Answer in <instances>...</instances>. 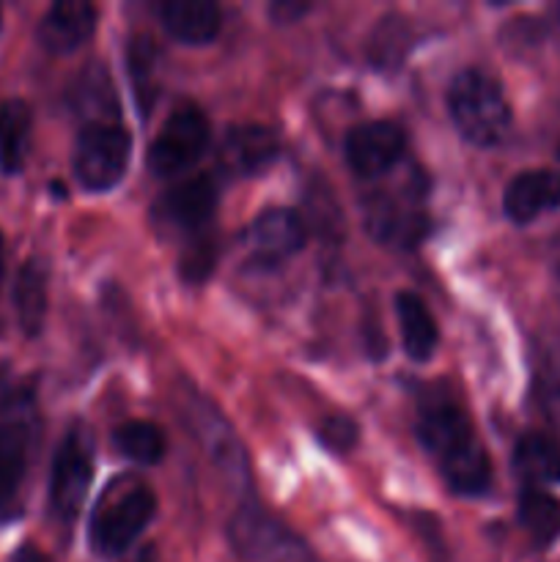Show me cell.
<instances>
[{
  "mask_svg": "<svg viewBox=\"0 0 560 562\" xmlns=\"http://www.w3.org/2000/svg\"><path fill=\"white\" fill-rule=\"evenodd\" d=\"M448 110L461 135L475 146H494L508 135L511 104L503 86L486 71H459L448 88Z\"/></svg>",
  "mask_w": 560,
  "mask_h": 562,
  "instance_id": "6da1fadb",
  "label": "cell"
},
{
  "mask_svg": "<svg viewBox=\"0 0 560 562\" xmlns=\"http://www.w3.org/2000/svg\"><path fill=\"white\" fill-rule=\"evenodd\" d=\"M132 151V137L119 124H86L77 135L75 176L86 190H113L126 173Z\"/></svg>",
  "mask_w": 560,
  "mask_h": 562,
  "instance_id": "7a4b0ae2",
  "label": "cell"
},
{
  "mask_svg": "<svg viewBox=\"0 0 560 562\" xmlns=\"http://www.w3.org/2000/svg\"><path fill=\"white\" fill-rule=\"evenodd\" d=\"M157 499L146 486H130L121 494H108L91 519V543L102 558L126 552L152 521Z\"/></svg>",
  "mask_w": 560,
  "mask_h": 562,
  "instance_id": "3957f363",
  "label": "cell"
},
{
  "mask_svg": "<svg viewBox=\"0 0 560 562\" xmlns=\"http://www.w3.org/2000/svg\"><path fill=\"white\" fill-rule=\"evenodd\" d=\"M209 132H212L209 130V119L198 108L184 104V108L173 110L170 119L163 124V130H159V135L154 137L152 148H148V170L159 179L184 173L206 151Z\"/></svg>",
  "mask_w": 560,
  "mask_h": 562,
  "instance_id": "277c9868",
  "label": "cell"
},
{
  "mask_svg": "<svg viewBox=\"0 0 560 562\" xmlns=\"http://www.w3.org/2000/svg\"><path fill=\"white\" fill-rule=\"evenodd\" d=\"M366 228L382 245L415 247L428 231L423 195L415 184L410 181L404 187L373 192L366 201Z\"/></svg>",
  "mask_w": 560,
  "mask_h": 562,
  "instance_id": "5b68a950",
  "label": "cell"
},
{
  "mask_svg": "<svg viewBox=\"0 0 560 562\" xmlns=\"http://www.w3.org/2000/svg\"><path fill=\"white\" fill-rule=\"evenodd\" d=\"M231 543L242 562H316L305 543L256 505H245L234 516Z\"/></svg>",
  "mask_w": 560,
  "mask_h": 562,
  "instance_id": "8992f818",
  "label": "cell"
},
{
  "mask_svg": "<svg viewBox=\"0 0 560 562\" xmlns=\"http://www.w3.org/2000/svg\"><path fill=\"white\" fill-rule=\"evenodd\" d=\"M0 514L16 503L27 470L33 420L31 398L25 393L3 398L0 406Z\"/></svg>",
  "mask_w": 560,
  "mask_h": 562,
  "instance_id": "52a82bcc",
  "label": "cell"
},
{
  "mask_svg": "<svg viewBox=\"0 0 560 562\" xmlns=\"http://www.w3.org/2000/svg\"><path fill=\"white\" fill-rule=\"evenodd\" d=\"M93 475V450L86 428L66 434L64 445L55 453L53 481H49V505L60 519H75L86 499Z\"/></svg>",
  "mask_w": 560,
  "mask_h": 562,
  "instance_id": "ba28073f",
  "label": "cell"
},
{
  "mask_svg": "<svg viewBox=\"0 0 560 562\" xmlns=\"http://www.w3.org/2000/svg\"><path fill=\"white\" fill-rule=\"evenodd\" d=\"M214 209H217V190H214L212 179L195 176V179L179 181L159 195L157 206H154V223L170 234L187 236L190 241L195 236L209 234Z\"/></svg>",
  "mask_w": 560,
  "mask_h": 562,
  "instance_id": "9c48e42d",
  "label": "cell"
},
{
  "mask_svg": "<svg viewBox=\"0 0 560 562\" xmlns=\"http://www.w3.org/2000/svg\"><path fill=\"white\" fill-rule=\"evenodd\" d=\"M406 148L404 130L393 121H368L355 126L344 143L346 162L362 179H379L401 162Z\"/></svg>",
  "mask_w": 560,
  "mask_h": 562,
  "instance_id": "30bf717a",
  "label": "cell"
},
{
  "mask_svg": "<svg viewBox=\"0 0 560 562\" xmlns=\"http://www.w3.org/2000/svg\"><path fill=\"white\" fill-rule=\"evenodd\" d=\"M280 146L278 137L264 124H236L220 140V165L231 176H253L275 162Z\"/></svg>",
  "mask_w": 560,
  "mask_h": 562,
  "instance_id": "8fae6325",
  "label": "cell"
},
{
  "mask_svg": "<svg viewBox=\"0 0 560 562\" xmlns=\"http://www.w3.org/2000/svg\"><path fill=\"white\" fill-rule=\"evenodd\" d=\"M415 431L423 448L437 456V459H443L445 453L475 437L461 406L450 401L448 395H432V398L423 401L421 412H417Z\"/></svg>",
  "mask_w": 560,
  "mask_h": 562,
  "instance_id": "7c38bea8",
  "label": "cell"
},
{
  "mask_svg": "<svg viewBox=\"0 0 560 562\" xmlns=\"http://www.w3.org/2000/svg\"><path fill=\"white\" fill-rule=\"evenodd\" d=\"M250 250L256 261L278 263L305 245V220L294 209H267L250 225Z\"/></svg>",
  "mask_w": 560,
  "mask_h": 562,
  "instance_id": "4fadbf2b",
  "label": "cell"
},
{
  "mask_svg": "<svg viewBox=\"0 0 560 562\" xmlns=\"http://www.w3.org/2000/svg\"><path fill=\"white\" fill-rule=\"evenodd\" d=\"M93 27H97V9L91 3L64 0V3H55L38 22V42L55 55L75 53L80 44L91 38Z\"/></svg>",
  "mask_w": 560,
  "mask_h": 562,
  "instance_id": "5bb4252c",
  "label": "cell"
},
{
  "mask_svg": "<svg viewBox=\"0 0 560 562\" xmlns=\"http://www.w3.org/2000/svg\"><path fill=\"white\" fill-rule=\"evenodd\" d=\"M560 206V173L525 170L505 187L503 209L514 223H533L549 209Z\"/></svg>",
  "mask_w": 560,
  "mask_h": 562,
  "instance_id": "9a60e30c",
  "label": "cell"
},
{
  "mask_svg": "<svg viewBox=\"0 0 560 562\" xmlns=\"http://www.w3.org/2000/svg\"><path fill=\"white\" fill-rule=\"evenodd\" d=\"M165 31L184 44H206L220 33V5L212 0H168L159 5Z\"/></svg>",
  "mask_w": 560,
  "mask_h": 562,
  "instance_id": "2e32d148",
  "label": "cell"
},
{
  "mask_svg": "<svg viewBox=\"0 0 560 562\" xmlns=\"http://www.w3.org/2000/svg\"><path fill=\"white\" fill-rule=\"evenodd\" d=\"M437 461L445 481L456 494L475 497V494L486 492L489 483H492V464H489V456L478 437H470Z\"/></svg>",
  "mask_w": 560,
  "mask_h": 562,
  "instance_id": "e0dca14e",
  "label": "cell"
},
{
  "mask_svg": "<svg viewBox=\"0 0 560 562\" xmlns=\"http://www.w3.org/2000/svg\"><path fill=\"white\" fill-rule=\"evenodd\" d=\"M395 313H399L404 351L410 355V360L426 362L439 344L437 322L428 313L426 302L412 291H401V294H395Z\"/></svg>",
  "mask_w": 560,
  "mask_h": 562,
  "instance_id": "ac0fdd59",
  "label": "cell"
},
{
  "mask_svg": "<svg viewBox=\"0 0 560 562\" xmlns=\"http://www.w3.org/2000/svg\"><path fill=\"white\" fill-rule=\"evenodd\" d=\"M14 307L22 333L31 338L42 333L44 318H47V267L36 258L22 263L20 274H16Z\"/></svg>",
  "mask_w": 560,
  "mask_h": 562,
  "instance_id": "d6986e66",
  "label": "cell"
},
{
  "mask_svg": "<svg viewBox=\"0 0 560 562\" xmlns=\"http://www.w3.org/2000/svg\"><path fill=\"white\" fill-rule=\"evenodd\" d=\"M33 113L22 99H5L0 104V168L14 176L25 168L27 143H31Z\"/></svg>",
  "mask_w": 560,
  "mask_h": 562,
  "instance_id": "ffe728a7",
  "label": "cell"
},
{
  "mask_svg": "<svg viewBox=\"0 0 560 562\" xmlns=\"http://www.w3.org/2000/svg\"><path fill=\"white\" fill-rule=\"evenodd\" d=\"M514 467L527 483H560V445L544 434H525L514 448Z\"/></svg>",
  "mask_w": 560,
  "mask_h": 562,
  "instance_id": "44dd1931",
  "label": "cell"
},
{
  "mask_svg": "<svg viewBox=\"0 0 560 562\" xmlns=\"http://www.w3.org/2000/svg\"><path fill=\"white\" fill-rule=\"evenodd\" d=\"M77 110L86 113V124H115L119 119V99L115 88L110 82L108 69L93 66L91 71L80 77V86L75 88Z\"/></svg>",
  "mask_w": 560,
  "mask_h": 562,
  "instance_id": "7402d4cb",
  "label": "cell"
},
{
  "mask_svg": "<svg viewBox=\"0 0 560 562\" xmlns=\"http://www.w3.org/2000/svg\"><path fill=\"white\" fill-rule=\"evenodd\" d=\"M113 442L126 459L137 461V464H159L165 450H168L163 428L148 420L121 423L113 434Z\"/></svg>",
  "mask_w": 560,
  "mask_h": 562,
  "instance_id": "603a6c76",
  "label": "cell"
},
{
  "mask_svg": "<svg viewBox=\"0 0 560 562\" xmlns=\"http://www.w3.org/2000/svg\"><path fill=\"white\" fill-rule=\"evenodd\" d=\"M519 521L538 547H547L560 536V503L538 488H527L519 497Z\"/></svg>",
  "mask_w": 560,
  "mask_h": 562,
  "instance_id": "cb8c5ba5",
  "label": "cell"
},
{
  "mask_svg": "<svg viewBox=\"0 0 560 562\" xmlns=\"http://www.w3.org/2000/svg\"><path fill=\"white\" fill-rule=\"evenodd\" d=\"M410 44V27L401 16H384L373 31L371 42H368V53L371 60L379 66H395L406 53Z\"/></svg>",
  "mask_w": 560,
  "mask_h": 562,
  "instance_id": "d4e9b609",
  "label": "cell"
},
{
  "mask_svg": "<svg viewBox=\"0 0 560 562\" xmlns=\"http://www.w3.org/2000/svg\"><path fill=\"white\" fill-rule=\"evenodd\" d=\"M214 261H217V247H214L212 234L195 236V239L187 241L184 252H181L179 272L187 283H203V280L212 274Z\"/></svg>",
  "mask_w": 560,
  "mask_h": 562,
  "instance_id": "484cf974",
  "label": "cell"
},
{
  "mask_svg": "<svg viewBox=\"0 0 560 562\" xmlns=\"http://www.w3.org/2000/svg\"><path fill=\"white\" fill-rule=\"evenodd\" d=\"M318 437H322V442L327 445L333 453H349L357 445V439H360V428H357V423L351 420V417L335 415L322 423Z\"/></svg>",
  "mask_w": 560,
  "mask_h": 562,
  "instance_id": "4316f807",
  "label": "cell"
},
{
  "mask_svg": "<svg viewBox=\"0 0 560 562\" xmlns=\"http://www.w3.org/2000/svg\"><path fill=\"white\" fill-rule=\"evenodd\" d=\"M307 11V5L302 3H289V0H283V3H275L272 5V14L278 16L280 22H291L296 20V16H302Z\"/></svg>",
  "mask_w": 560,
  "mask_h": 562,
  "instance_id": "83f0119b",
  "label": "cell"
},
{
  "mask_svg": "<svg viewBox=\"0 0 560 562\" xmlns=\"http://www.w3.org/2000/svg\"><path fill=\"white\" fill-rule=\"evenodd\" d=\"M14 562H47V560H44V558H42V554H38V552H36V549L25 547V549H22V552H20V554H16V558H14Z\"/></svg>",
  "mask_w": 560,
  "mask_h": 562,
  "instance_id": "f1b7e54d",
  "label": "cell"
},
{
  "mask_svg": "<svg viewBox=\"0 0 560 562\" xmlns=\"http://www.w3.org/2000/svg\"><path fill=\"white\" fill-rule=\"evenodd\" d=\"M3 278H5V241H3V234H0V285H3Z\"/></svg>",
  "mask_w": 560,
  "mask_h": 562,
  "instance_id": "f546056e",
  "label": "cell"
},
{
  "mask_svg": "<svg viewBox=\"0 0 560 562\" xmlns=\"http://www.w3.org/2000/svg\"><path fill=\"white\" fill-rule=\"evenodd\" d=\"M0 31H3V9H0Z\"/></svg>",
  "mask_w": 560,
  "mask_h": 562,
  "instance_id": "4dcf8cb0",
  "label": "cell"
},
{
  "mask_svg": "<svg viewBox=\"0 0 560 562\" xmlns=\"http://www.w3.org/2000/svg\"><path fill=\"white\" fill-rule=\"evenodd\" d=\"M558 154H560V148H558Z\"/></svg>",
  "mask_w": 560,
  "mask_h": 562,
  "instance_id": "1f68e13d",
  "label": "cell"
}]
</instances>
